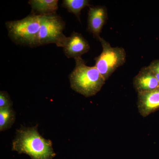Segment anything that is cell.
Segmentation results:
<instances>
[{
  "mask_svg": "<svg viewBox=\"0 0 159 159\" xmlns=\"http://www.w3.org/2000/svg\"><path fill=\"white\" fill-rule=\"evenodd\" d=\"M65 27L66 23L56 13L40 16L36 47L54 43L62 48L66 38L63 33Z\"/></svg>",
  "mask_w": 159,
  "mask_h": 159,
  "instance_id": "5b68a950",
  "label": "cell"
},
{
  "mask_svg": "<svg viewBox=\"0 0 159 159\" xmlns=\"http://www.w3.org/2000/svg\"><path fill=\"white\" fill-rule=\"evenodd\" d=\"M107 19L108 13L105 6H90L88 14L87 31L98 39Z\"/></svg>",
  "mask_w": 159,
  "mask_h": 159,
  "instance_id": "52a82bcc",
  "label": "cell"
},
{
  "mask_svg": "<svg viewBox=\"0 0 159 159\" xmlns=\"http://www.w3.org/2000/svg\"><path fill=\"white\" fill-rule=\"evenodd\" d=\"M32 14L43 16L55 14L58 9V0H30Z\"/></svg>",
  "mask_w": 159,
  "mask_h": 159,
  "instance_id": "30bf717a",
  "label": "cell"
},
{
  "mask_svg": "<svg viewBox=\"0 0 159 159\" xmlns=\"http://www.w3.org/2000/svg\"><path fill=\"white\" fill-rule=\"evenodd\" d=\"M89 0H63L61 6L69 12L75 15L80 22L81 10L86 7H89Z\"/></svg>",
  "mask_w": 159,
  "mask_h": 159,
  "instance_id": "8fae6325",
  "label": "cell"
},
{
  "mask_svg": "<svg viewBox=\"0 0 159 159\" xmlns=\"http://www.w3.org/2000/svg\"><path fill=\"white\" fill-rule=\"evenodd\" d=\"M10 39L18 45L35 47L40 27V16L32 14L23 19L6 23Z\"/></svg>",
  "mask_w": 159,
  "mask_h": 159,
  "instance_id": "3957f363",
  "label": "cell"
},
{
  "mask_svg": "<svg viewBox=\"0 0 159 159\" xmlns=\"http://www.w3.org/2000/svg\"><path fill=\"white\" fill-rule=\"evenodd\" d=\"M62 48L66 57L75 59L87 53L90 47L82 34L74 31L69 37L66 38Z\"/></svg>",
  "mask_w": 159,
  "mask_h": 159,
  "instance_id": "8992f818",
  "label": "cell"
},
{
  "mask_svg": "<svg viewBox=\"0 0 159 159\" xmlns=\"http://www.w3.org/2000/svg\"><path fill=\"white\" fill-rule=\"evenodd\" d=\"M148 66L159 83V59L153 60Z\"/></svg>",
  "mask_w": 159,
  "mask_h": 159,
  "instance_id": "5bb4252c",
  "label": "cell"
},
{
  "mask_svg": "<svg viewBox=\"0 0 159 159\" xmlns=\"http://www.w3.org/2000/svg\"><path fill=\"white\" fill-rule=\"evenodd\" d=\"M98 40L102 50L100 55L94 58V66L107 80L118 68L124 64L126 61V52L123 48L111 47L110 44L101 37Z\"/></svg>",
  "mask_w": 159,
  "mask_h": 159,
  "instance_id": "277c9868",
  "label": "cell"
},
{
  "mask_svg": "<svg viewBox=\"0 0 159 159\" xmlns=\"http://www.w3.org/2000/svg\"><path fill=\"white\" fill-rule=\"evenodd\" d=\"M12 101L7 92L1 91L0 92V108L12 107Z\"/></svg>",
  "mask_w": 159,
  "mask_h": 159,
  "instance_id": "4fadbf2b",
  "label": "cell"
},
{
  "mask_svg": "<svg viewBox=\"0 0 159 159\" xmlns=\"http://www.w3.org/2000/svg\"><path fill=\"white\" fill-rule=\"evenodd\" d=\"M133 85L138 93L159 88V83L148 66L142 67L134 77Z\"/></svg>",
  "mask_w": 159,
  "mask_h": 159,
  "instance_id": "9c48e42d",
  "label": "cell"
},
{
  "mask_svg": "<svg viewBox=\"0 0 159 159\" xmlns=\"http://www.w3.org/2000/svg\"><path fill=\"white\" fill-rule=\"evenodd\" d=\"M137 106L139 113L143 117L159 111V88L138 93Z\"/></svg>",
  "mask_w": 159,
  "mask_h": 159,
  "instance_id": "ba28073f",
  "label": "cell"
},
{
  "mask_svg": "<svg viewBox=\"0 0 159 159\" xmlns=\"http://www.w3.org/2000/svg\"><path fill=\"white\" fill-rule=\"evenodd\" d=\"M12 150L28 155L31 159H53L56 155L52 142L40 134L38 125L31 127L21 126L17 129L12 141Z\"/></svg>",
  "mask_w": 159,
  "mask_h": 159,
  "instance_id": "6da1fadb",
  "label": "cell"
},
{
  "mask_svg": "<svg viewBox=\"0 0 159 159\" xmlns=\"http://www.w3.org/2000/svg\"><path fill=\"white\" fill-rule=\"evenodd\" d=\"M16 120V113L11 107L0 108V131L11 128Z\"/></svg>",
  "mask_w": 159,
  "mask_h": 159,
  "instance_id": "7c38bea8",
  "label": "cell"
},
{
  "mask_svg": "<svg viewBox=\"0 0 159 159\" xmlns=\"http://www.w3.org/2000/svg\"><path fill=\"white\" fill-rule=\"evenodd\" d=\"M75 60V68L69 75L71 89L85 97L95 96L105 84V79L95 66L86 65L82 57Z\"/></svg>",
  "mask_w": 159,
  "mask_h": 159,
  "instance_id": "7a4b0ae2",
  "label": "cell"
}]
</instances>
